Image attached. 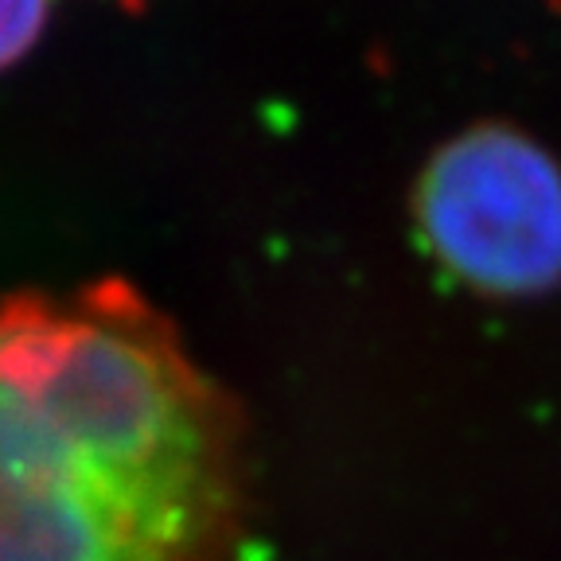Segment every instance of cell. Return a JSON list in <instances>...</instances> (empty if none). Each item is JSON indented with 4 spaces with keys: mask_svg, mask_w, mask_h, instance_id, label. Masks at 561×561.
<instances>
[{
    "mask_svg": "<svg viewBox=\"0 0 561 561\" xmlns=\"http://www.w3.org/2000/svg\"><path fill=\"white\" fill-rule=\"evenodd\" d=\"M238 405L129 280L0 300V561H234Z\"/></svg>",
    "mask_w": 561,
    "mask_h": 561,
    "instance_id": "6da1fadb",
    "label": "cell"
},
{
    "mask_svg": "<svg viewBox=\"0 0 561 561\" xmlns=\"http://www.w3.org/2000/svg\"><path fill=\"white\" fill-rule=\"evenodd\" d=\"M437 265L483 297H538L561 280V164L515 125L445 140L413 192Z\"/></svg>",
    "mask_w": 561,
    "mask_h": 561,
    "instance_id": "7a4b0ae2",
    "label": "cell"
},
{
    "mask_svg": "<svg viewBox=\"0 0 561 561\" xmlns=\"http://www.w3.org/2000/svg\"><path fill=\"white\" fill-rule=\"evenodd\" d=\"M51 0H0V70L16 67L44 35Z\"/></svg>",
    "mask_w": 561,
    "mask_h": 561,
    "instance_id": "3957f363",
    "label": "cell"
}]
</instances>
